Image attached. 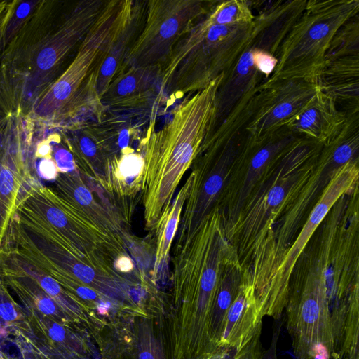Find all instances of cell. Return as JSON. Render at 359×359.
<instances>
[{"label": "cell", "mask_w": 359, "mask_h": 359, "mask_svg": "<svg viewBox=\"0 0 359 359\" xmlns=\"http://www.w3.org/2000/svg\"><path fill=\"white\" fill-rule=\"evenodd\" d=\"M222 79L185 97L161 129H155L156 118L151 119L140 140L144 161L140 197L145 228L150 232L155 233L168 213L177 186L210 132Z\"/></svg>", "instance_id": "6da1fadb"}, {"label": "cell", "mask_w": 359, "mask_h": 359, "mask_svg": "<svg viewBox=\"0 0 359 359\" xmlns=\"http://www.w3.org/2000/svg\"><path fill=\"white\" fill-rule=\"evenodd\" d=\"M322 147L298 137L273 159L236 216L223 226L244 271L259 255L275 225L313 173Z\"/></svg>", "instance_id": "7a4b0ae2"}, {"label": "cell", "mask_w": 359, "mask_h": 359, "mask_svg": "<svg viewBox=\"0 0 359 359\" xmlns=\"http://www.w3.org/2000/svg\"><path fill=\"white\" fill-rule=\"evenodd\" d=\"M146 1L107 0L67 67L33 107L40 118L67 126L104 110L97 94L102 66L115 42Z\"/></svg>", "instance_id": "3957f363"}, {"label": "cell", "mask_w": 359, "mask_h": 359, "mask_svg": "<svg viewBox=\"0 0 359 359\" xmlns=\"http://www.w3.org/2000/svg\"><path fill=\"white\" fill-rule=\"evenodd\" d=\"M309 242L290 276L286 327L295 359H332L334 352L327 269L332 244L319 236Z\"/></svg>", "instance_id": "277c9868"}, {"label": "cell", "mask_w": 359, "mask_h": 359, "mask_svg": "<svg viewBox=\"0 0 359 359\" xmlns=\"http://www.w3.org/2000/svg\"><path fill=\"white\" fill-rule=\"evenodd\" d=\"M236 255L214 208L193 237L174 250L172 281L175 313L180 318L197 327L210 324L223 269Z\"/></svg>", "instance_id": "5b68a950"}, {"label": "cell", "mask_w": 359, "mask_h": 359, "mask_svg": "<svg viewBox=\"0 0 359 359\" xmlns=\"http://www.w3.org/2000/svg\"><path fill=\"white\" fill-rule=\"evenodd\" d=\"M204 17L177 43L161 67V89L169 106L226 75L250 40L254 21L217 25Z\"/></svg>", "instance_id": "8992f818"}, {"label": "cell", "mask_w": 359, "mask_h": 359, "mask_svg": "<svg viewBox=\"0 0 359 359\" xmlns=\"http://www.w3.org/2000/svg\"><path fill=\"white\" fill-rule=\"evenodd\" d=\"M248 123L243 116H231L203 140L191 166V187L174 250L193 237L216 207L235 161L249 140L245 130Z\"/></svg>", "instance_id": "52a82bcc"}, {"label": "cell", "mask_w": 359, "mask_h": 359, "mask_svg": "<svg viewBox=\"0 0 359 359\" xmlns=\"http://www.w3.org/2000/svg\"><path fill=\"white\" fill-rule=\"evenodd\" d=\"M358 13V0L307 1L281 43L273 74L259 86L287 79L316 83L334 35Z\"/></svg>", "instance_id": "ba28073f"}, {"label": "cell", "mask_w": 359, "mask_h": 359, "mask_svg": "<svg viewBox=\"0 0 359 359\" xmlns=\"http://www.w3.org/2000/svg\"><path fill=\"white\" fill-rule=\"evenodd\" d=\"M132 121L102 111L67 125L65 142L81 176L105 194L123 152L137 132Z\"/></svg>", "instance_id": "9c48e42d"}, {"label": "cell", "mask_w": 359, "mask_h": 359, "mask_svg": "<svg viewBox=\"0 0 359 359\" xmlns=\"http://www.w3.org/2000/svg\"><path fill=\"white\" fill-rule=\"evenodd\" d=\"M17 208L55 229L97 267L115 269L114 261L128 255L53 189L43 186L33 176L22 187Z\"/></svg>", "instance_id": "30bf717a"}, {"label": "cell", "mask_w": 359, "mask_h": 359, "mask_svg": "<svg viewBox=\"0 0 359 359\" xmlns=\"http://www.w3.org/2000/svg\"><path fill=\"white\" fill-rule=\"evenodd\" d=\"M217 1H147L142 27L126 57L129 67H161L177 43Z\"/></svg>", "instance_id": "8fae6325"}, {"label": "cell", "mask_w": 359, "mask_h": 359, "mask_svg": "<svg viewBox=\"0 0 359 359\" xmlns=\"http://www.w3.org/2000/svg\"><path fill=\"white\" fill-rule=\"evenodd\" d=\"M359 160L348 162L337 168L319 199L287 249L268 285L259 307L262 317L280 319L287 304L289 284L294 264L311 238L334 204L344 195L358 188Z\"/></svg>", "instance_id": "7c38bea8"}, {"label": "cell", "mask_w": 359, "mask_h": 359, "mask_svg": "<svg viewBox=\"0 0 359 359\" xmlns=\"http://www.w3.org/2000/svg\"><path fill=\"white\" fill-rule=\"evenodd\" d=\"M107 0H83L65 15L62 22L52 28L42 39L29 70L25 89L26 100L35 102L43 94V88L54 81L53 77L72 50L77 49L95 23Z\"/></svg>", "instance_id": "4fadbf2b"}, {"label": "cell", "mask_w": 359, "mask_h": 359, "mask_svg": "<svg viewBox=\"0 0 359 359\" xmlns=\"http://www.w3.org/2000/svg\"><path fill=\"white\" fill-rule=\"evenodd\" d=\"M297 137L286 127L257 142H253L249 137L215 207L221 215L223 226L236 216L252 187L273 159Z\"/></svg>", "instance_id": "5bb4252c"}, {"label": "cell", "mask_w": 359, "mask_h": 359, "mask_svg": "<svg viewBox=\"0 0 359 359\" xmlns=\"http://www.w3.org/2000/svg\"><path fill=\"white\" fill-rule=\"evenodd\" d=\"M161 67H129L116 76L100 97L104 110L129 119L155 118L169 106L161 86Z\"/></svg>", "instance_id": "9a60e30c"}, {"label": "cell", "mask_w": 359, "mask_h": 359, "mask_svg": "<svg viewBox=\"0 0 359 359\" xmlns=\"http://www.w3.org/2000/svg\"><path fill=\"white\" fill-rule=\"evenodd\" d=\"M259 88L262 95L258 107L245 128L253 142L285 127L318 89L316 83L304 79L280 80Z\"/></svg>", "instance_id": "2e32d148"}, {"label": "cell", "mask_w": 359, "mask_h": 359, "mask_svg": "<svg viewBox=\"0 0 359 359\" xmlns=\"http://www.w3.org/2000/svg\"><path fill=\"white\" fill-rule=\"evenodd\" d=\"M53 189L116 245L126 250L133 242V236L120 214L104 203L97 194H93L77 169L67 173L59 172Z\"/></svg>", "instance_id": "e0dca14e"}, {"label": "cell", "mask_w": 359, "mask_h": 359, "mask_svg": "<svg viewBox=\"0 0 359 359\" xmlns=\"http://www.w3.org/2000/svg\"><path fill=\"white\" fill-rule=\"evenodd\" d=\"M9 122L0 132V250L22 187L32 176L24 158L22 137L8 130Z\"/></svg>", "instance_id": "ac0fdd59"}, {"label": "cell", "mask_w": 359, "mask_h": 359, "mask_svg": "<svg viewBox=\"0 0 359 359\" xmlns=\"http://www.w3.org/2000/svg\"><path fill=\"white\" fill-rule=\"evenodd\" d=\"M346 116L335 101L318 88L307 105L285 127L298 137L323 144L339 132Z\"/></svg>", "instance_id": "d6986e66"}, {"label": "cell", "mask_w": 359, "mask_h": 359, "mask_svg": "<svg viewBox=\"0 0 359 359\" xmlns=\"http://www.w3.org/2000/svg\"><path fill=\"white\" fill-rule=\"evenodd\" d=\"M316 84L346 116L359 113V55L325 62Z\"/></svg>", "instance_id": "ffe728a7"}, {"label": "cell", "mask_w": 359, "mask_h": 359, "mask_svg": "<svg viewBox=\"0 0 359 359\" xmlns=\"http://www.w3.org/2000/svg\"><path fill=\"white\" fill-rule=\"evenodd\" d=\"M252 285L245 278L230 306L219 341L220 348L238 350L262 325Z\"/></svg>", "instance_id": "44dd1931"}, {"label": "cell", "mask_w": 359, "mask_h": 359, "mask_svg": "<svg viewBox=\"0 0 359 359\" xmlns=\"http://www.w3.org/2000/svg\"><path fill=\"white\" fill-rule=\"evenodd\" d=\"M334 352L340 359H359V287L332 306Z\"/></svg>", "instance_id": "7402d4cb"}, {"label": "cell", "mask_w": 359, "mask_h": 359, "mask_svg": "<svg viewBox=\"0 0 359 359\" xmlns=\"http://www.w3.org/2000/svg\"><path fill=\"white\" fill-rule=\"evenodd\" d=\"M146 5L147 1L118 38L102 66L97 82L100 100L112 81L126 69L127 55L143 25Z\"/></svg>", "instance_id": "603a6c76"}, {"label": "cell", "mask_w": 359, "mask_h": 359, "mask_svg": "<svg viewBox=\"0 0 359 359\" xmlns=\"http://www.w3.org/2000/svg\"><path fill=\"white\" fill-rule=\"evenodd\" d=\"M191 184L189 175L182 187L178 191L168 213L160 223L155 232L156 248L154 265V277L161 276L166 272L170 258L172 241L177 233L181 219L182 208L189 196Z\"/></svg>", "instance_id": "cb8c5ba5"}, {"label": "cell", "mask_w": 359, "mask_h": 359, "mask_svg": "<svg viewBox=\"0 0 359 359\" xmlns=\"http://www.w3.org/2000/svg\"><path fill=\"white\" fill-rule=\"evenodd\" d=\"M245 279L244 270L236 255L228 261L223 269L213 308L212 334L219 348L227 311Z\"/></svg>", "instance_id": "d4e9b609"}, {"label": "cell", "mask_w": 359, "mask_h": 359, "mask_svg": "<svg viewBox=\"0 0 359 359\" xmlns=\"http://www.w3.org/2000/svg\"><path fill=\"white\" fill-rule=\"evenodd\" d=\"M210 24L217 25H244L253 22L252 13L249 1L226 0L217 1L215 4L205 15Z\"/></svg>", "instance_id": "484cf974"}, {"label": "cell", "mask_w": 359, "mask_h": 359, "mask_svg": "<svg viewBox=\"0 0 359 359\" xmlns=\"http://www.w3.org/2000/svg\"><path fill=\"white\" fill-rule=\"evenodd\" d=\"M348 55H359L358 15L348 20L335 33L326 51L324 64Z\"/></svg>", "instance_id": "4316f807"}, {"label": "cell", "mask_w": 359, "mask_h": 359, "mask_svg": "<svg viewBox=\"0 0 359 359\" xmlns=\"http://www.w3.org/2000/svg\"><path fill=\"white\" fill-rule=\"evenodd\" d=\"M137 359H165L160 342L147 323L139 329Z\"/></svg>", "instance_id": "83f0119b"}, {"label": "cell", "mask_w": 359, "mask_h": 359, "mask_svg": "<svg viewBox=\"0 0 359 359\" xmlns=\"http://www.w3.org/2000/svg\"><path fill=\"white\" fill-rule=\"evenodd\" d=\"M262 325H260L251 337V339L238 350H233V353L230 354L226 359H260L262 353L261 332ZM232 351V350H231Z\"/></svg>", "instance_id": "f1b7e54d"}, {"label": "cell", "mask_w": 359, "mask_h": 359, "mask_svg": "<svg viewBox=\"0 0 359 359\" xmlns=\"http://www.w3.org/2000/svg\"><path fill=\"white\" fill-rule=\"evenodd\" d=\"M54 161L58 172L67 173L76 170L73 156L69 151L60 149L55 154Z\"/></svg>", "instance_id": "f546056e"}, {"label": "cell", "mask_w": 359, "mask_h": 359, "mask_svg": "<svg viewBox=\"0 0 359 359\" xmlns=\"http://www.w3.org/2000/svg\"><path fill=\"white\" fill-rule=\"evenodd\" d=\"M283 321V320L282 318L275 320L271 344L267 349L262 351L260 359H277V344L280 336Z\"/></svg>", "instance_id": "4dcf8cb0"}, {"label": "cell", "mask_w": 359, "mask_h": 359, "mask_svg": "<svg viewBox=\"0 0 359 359\" xmlns=\"http://www.w3.org/2000/svg\"><path fill=\"white\" fill-rule=\"evenodd\" d=\"M39 172L41 177L46 180H55L59 173L53 158H42L39 164Z\"/></svg>", "instance_id": "1f68e13d"}, {"label": "cell", "mask_w": 359, "mask_h": 359, "mask_svg": "<svg viewBox=\"0 0 359 359\" xmlns=\"http://www.w3.org/2000/svg\"><path fill=\"white\" fill-rule=\"evenodd\" d=\"M114 267L120 273H131L135 269L132 258L128 255L117 257L114 261Z\"/></svg>", "instance_id": "d6a6232c"}, {"label": "cell", "mask_w": 359, "mask_h": 359, "mask_svg": "<svg viewBox=\"0 0 359 359\" xmlns=\"http://www.w3.org/2000/svg\"><path fill=\"white\" fill-rule=\"evenodd\" d=\"M36 304L39 309L45 314H52L55 311V306L50 298L39 297Z\"/></svg>", "instance_id": "836d02e7"}, {"label": "cell", "mask_w": 359, "mask_h": 359, "mask_svg": "<svg viewBox=\"0 0 359 359\" xmlns=\"http://www.w3.org/2000/svg\"><path fill=\"white\" fill-rule=\"evenodd\" d=\"M35 156L41 158L52 159V149L50 142L39 143L35 151Z\"/></svg>", "instance_id": "e575fe53"}, {"label": "cell", "mask_w": 359, "mask_h": 359, "mask_svg": "<svg viewBox=\"0 0 359 359\" xmlns=\"http://www.w3.org/2000/svg\"><path fill=\"white\" fill-rule=\"evenodd\" d=\"M0 316L6 320H13L17 318V313L9 302H4L0 304Z\"/></svg>", "instance_id": "d590c367"}, {"label": "cell", "mask_w": 359, "mask_h": 359, "mask_svg": "<svg viewBox=\"0 0 359 359\" xmlns=\"http://www.w3.org/2000/svg\"><path fill=\"white\" fill-rule=\"evenodd\" d=\"M49 334L54 341H62L65 338V332L62 326L55 323L50 328Z\"/></svg>", "instance_id": "8d00e7d4"}, {"label": "cell", "mask_w": 359, "mask_h": 359, "mask_svg": "<svg viewBox=\"0 0 359 359\" xmlns=\"http://www.w3.org/2000/svg\"><path fill=\"white\" fill-rule=\"evenodd\" d=\"M232 349L222 348L205 359H226Z\"/></svg>", "instance_id": "74e56055"}, {"label": "cell", "mask_w": 359, "mask_h": 359, "mask_svg": "<svg viewBox=\"0 0 359 359\" xmlns=\"http://www.w3.org/2000/svg\"><path fill=\"white\" fill-rule=\"evenodd\" d=\"M10 2L0 1V29L4 25Z\"/></svg>", "instance_id": "f35d334b"}, {"label": "cell", "mask_w": 359, "mask_h": 359, "mask_svg": "<svg viewBox=\"0 0 359 359\" xmlns=\"http://www.w3.org/2000/svg\"><path fill=\"white\" fill-rule=\"evenodd\" d=\"M332 359H340L339 355L334 352L332 354Z\"/></svg>", "instance_id": "ab89813d"}]
</instances>
